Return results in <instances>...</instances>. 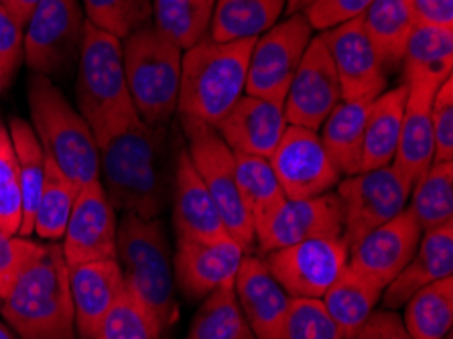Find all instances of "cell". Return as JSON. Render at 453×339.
Listing matches in <instances>:
<instances>
[{
	"label": "cell",
	"mask_w": 453,
	"mask_h": 339,
	"mask_svg": "<svg viewBox=\"0 0 453 339\" xmlns=\"http://www.w3.org/2000/svg\"><path fill=\"white\" fill-rule=\"evenodd\" d=\"M96 144L100 183L110 205L145 220L159 216L167 197L163 127H149L136 116Z\"/></svg>",
	"instance_id": "cell-1"
},
{
	"label": "cell",
	"mask_w": 453,
	"mask_h": 339,
	"mask_svg": "<svg viewBox=\"0 0 453 339\" xmlns=\"http://www.w3.org/2000/svg\"><path fill=\"white\" fill-rule=\"evenodd\" d=\"M0 311L20 339H78L75 334L70 266L61 244H45L27 266Z\"/></svg>",
	"instance_id": "cell-2"
},
{
	"label": "cell",
	"mask_w": 453,
	"mask_h": 339,
	"mask_svg": "<svg viewBox=\"0 0 453 339\" xmlns=\"http://www.w3.org/2000/svg\"><path fill=\"white\" fill-rule=\"evenodd\" d=\"M116 260L127 293L139 303L159 335L180 317L173 289V262L159 220L125 213L116 226Z\"/></svg>",
	"instance_id": "cell-3"
},
{
	"label": "cell",
	"mask_w": 453,
	"mask_h": 339,
	"mask_svg": "<svg viewBox=\"0 0 453 339\" xmlns=\"http://www.w3.org/2000/svg\"><path fill=\"white\" fill-rule=\"evenodd\" d=\"M254 39H203L183 51L177 112L211 127L230 112L246 92Z\"/></svg>",
	"instance_id": "cell-4"
},
{
	"label": "cell",
	"mask_w": 453,
	"mask_h": 339,
	"mask_svg": "<svg viewBox=\"0 0 453 339\" xmlns=\"http://www.w3.org/2000/svg\"><path fill=\"white\" fill-rule=\"evenodd\" d=\"M29 108L33 130L47 158L70 179L80 191L100 179L98 144L90 124L75 110L64 92L45 75L33 73L29 80Z\"/></svg>",
	"instance_id": "cell-5"
},
{
	"label": "cell",
	"mask_w": 453,
	"mask_h": 339,
	"mask_svg": "<svg viewBox=\"0 0 453 339\" xmlns=\"http://www.w3.org/2000/svg\"><path fill=\"white\" fill-rule=\"evenodd\" d=\"M75 96L96 141L139 116L127 84L122 39L88 20L81 35Z\"/></svg>",
	"instance_id": "cell-6"
},
{
	"label": "cell",
	"mask_w": 453,
	"mask_h": 339,
	"mask_svg": "<svg viewBox=\"0 0 453 339\" xmlns=\"http://www.w3.org/2000/svg\"><path fill=\"white\" fill-rule=\"evenodd\" d=\"M122 58L139 119L149 127H165L177 112L183 51L153 25H145L122 41Z\"/></svg>",
	"instance_id": "cell-7"
},
{
	"label": "cell",
	"mask_w": 453,
	"mask_h": 339,
	"mask_svg": "<svg viewBox=\"0 0 453 339\" xmlns=\"http://www.w3.org/2000/svg\"><path fill=\"white\" fill-rule=\"evenodd\" d=\"M180 119L185 138H188L191 163L214 199L224 227L240 246V250L250 254L254 250L257 234H254L250 213L240 197L234 153L211 124L191 119V116H180Z\"/></svg>",
	"instance_id": "cell-8"
},
{
	"label": "cell",
	"mask_w": 453,
	"mask_h": 339,
	"mask_svg": "<svg viewBox=\"0 0 453 339\" xmlns=\"http://www.w3.org/2000/svg\"><path fill=\"white\" fill-rule=\"evenodd\" d=\"M84 15L78 0H39L25 25V61L33 73L65 78L78 65Z\"/></svg>",
	"instance_id": "cell-9"
},
{
	"label": "cell",
	"mask_w": 453,
	"mask_h": 339,
	"mask_svg": "<svg viewBox=\"0 0 453 339\" xmlns=\"http://www.w3.org/2000/svg\"><path fill=\"white\" fill-rule=\"evenodd\" d=\"M311 39L313 29L303 12H295L254 39L246 75V94L283 104Z\"/></svg>",
	"instance_id": "cell-10"
},
{
	"label": "cell",
	"mask_w": 453,
	"mask_h": 339,
	"mask_svg": "<svg viewBox=\"0 0 453 339\" xmlns=\"http://www.w3.org/2000/svg\"><path fill=\"white\" fill-rule=\"evenodd\" d=\"M335 187H338L335 196L344 212L342 240L346 242L349 250L374 227L399 216L407 207L411 196V189L396 175L393 165L362 171L358 175L346 177Z\"/></svg>",
	"instance_id": "cell-11"
},
{
	"label": "cell",
	"mask_w": 453,
	"mask_h": 339,
	"mask_svg": "<svg viewBox=\"0 0 453 339\" xmlns=\"http://www.w3.org/2000/svg\"><path fill=\"white\" fill-rule=\"evenodd\" d=\"M342 238H311L266 254L265 265L291 299H321L348 266Z\"/></svg>",
	"instance_id": "cell-12"
},
{
	"label": "cell",
	"mask_w": 453,
	"mask_h": 339,
	"mask_svg": "<svg viewBox=\"0 0 453 339\" xmlns=\"http://www.w3.org/2000/svg\"><path fill=\"white\" fill-rule=\"evenodd\" d=\"M269 161L287 199L324 196L342 181L319 135L303 127L289 124Z\"/></svg>",
	"instance_id": "cell-13"
},
{
	"label": "cell",
	"mask_w": 453,
	"mask_h": 339,
	"mask_svg": "<svg viewBox=\"0 0 453 339\" xmlns=\"http://www.w3.org/2000/svg\"><path fill=\"white\" fill-rule=\"evenodd\" d=\"M332 55L342 102L372 104L388 89V72L364 33L360 19L321 33Z\"/></svg>",
	"instance_id": "cell-14"
},
{
	"label": "cell",
	"mask_w": 453,
	"mask_h": 339,
	"mask_svg": "<svg viewBox=\"0 0 453 339\" xmlns=\"http://www.w3.org/2000/svg\"><path fill=\"white\" fill-rule=\"evenodd\" d=\"M340 102V84L332 55L327 51L324 37L318 35L309 41L291 80L283 102L285 119L293 127H303L318 133Z\"/></svg>",
	"instance_id": "cell-15"
},
{
	"label": "cell",
	"mask_w": 453,
	"mask_h": 339,
	"mask_svg": "<svg viewBox=\"0 0 453 339\" xmlns=\"http://www.w3.org/2000/svg\"><path fill=\"white\" fill-rule=\"evenodd\" d=\"M344 212L335 191L307 199H287L257 230L258 250L269 254L311 238H342Z\"/></svg>",
	"instance_id": "cell-16"
},
{
	"label": "cell",
	"mask_w": 453,
	"mask_h": 339,
	"mask_svg": "<svg viewBox=\"0 0 453 339\" xmlns=\"http://www.w3.org/2000/svg\"><path fill=\"white\" fill-rule=\"evenodd\" d=\"M116 216L100 179L81 187L67 220L61 252L67 266L116 258Z\"/></svg>",
	"instance_id": "cell-17"
},
{
	"label": "cell",
	"mask_w": 453,
	"mask_h": 339,
	"mask_svg": "<svg viewBox=\"0 0 453 339\" xmlns=\"http://www.w3.org/2000/svg\"><path fill=\"white\" fill-rule=\"evenodd\" d=\"M421 236L423 232L415 216L409 207H404L399 216L374 227L349 250L348 266L380 289H387L407 266Z\"/></svg>",
	"instance_id": "cell-18"
},
{
	"label": "cell",
	"mask_w": 453,
	"mask_h": 339,
	"mask_svg": "<svg viewBox=\"0 0 453 339\" xmlns=\"http://www.w3.org/2000/svg\"><path fill=\"white\" fill-rule=\"evenodd\" d=\"M404 86H407V102H404L399 147L390 165L403 179V183L413 189V185L434 165L435 149L431 108L441 84L427 78H407Z\"/></svg>",
	"instance_id": "cell-19"
},
{
	"label": "cell",
	"mask_w": 453,
	"mask_h": 339,
	"mask_svg": "<svg viewBox=\"0 0 453 339\" xmlns=\"http://www.w3.org/2000/svg\"><path fill=\"white\" fill-rule=\"evenodd\" d=\"M287 127L283 104L244 94L214 128L232 153L271 158Z\"/></svg>",
	"instance_id": "cell-20"
},
{
	"label": "cell",
	"mask_w": 453,
	"mask_h": 339,
	"mask_svg": "<svg viewBox=\"0 0 453 339\" xmlns=\"http://www.w3.org/2000/svg\"><path fill=\"white\" fill-rule=\"evenodd\" d=\"M234 293L254 337L279 339L291 297L274 281L263 260L252 254L242 256L234 279Z\"/></svg>",
	"instance_id": "cell-21"
},
{
	"label": "cell",
	"mask_w": 453,
	"mask_h": 339,
	"mask_svg": "<svg viewBox=\"0 0 453 339\" xmlns=\"http://www.w3.org/2000/svg\"><path fill=\"white\" fill-rule=\"evenodd\" d=\"M173 224L177 238L203 242V244H222L232 240L216 210L214 199L191 163L188 147L183 144L175 161Z\"/></svg>",
	"instance_id": "cell-22"
},
{
	"label": "cell",
	"mask_w": 453,
	"mask_h": 339,
	"mask_svg": "<svg viewBox=\"0 0 453 339\" xmlns=\"http://www.w3.org/2000/svg\"><path fill=\"white\" fill-rule=\"evenodd\" d=\"M75 334L80 339H96L116 301L125 295V276L116 258L92 260L70 266Z\"/></svg>",
	"instance_id": "cell-23"
},
{
	"label": "cell",
	"mask_w": 453,
	"mask_h": 339,
	"mask_svg": "<svg viewBox=\"0 0 453 339\" xmlns=\"http://www.w3.org/2000/svg\"><path fill=\"white\" fill-rule=\"evenodd\" d=\"M244 252L234 240L222 244L177 238L173 274L183 295L202 301L218 287L234 282Z\"/></svg>",
	"instance_id": "cell-24"
},
{
	"label": "cell",
	"mask_w": 453,
	"mask_h": 339,
	"mask_svg": "<svg viewBox=\"0 0 453 339\" xmlns=\"http://www.w3.org/2000/svg\"><path fill=\"white\" fill-rule=\"evenodd\" d=\"M453 274V224L423 232L415 254L401 274L382 290L384 309H401L411 297L431 282Z\"/></svg>",
	"instance_id": "cell-25"
},
{
	"label": "cell",
	"mask_w": 453,
	"mask_h": 339,
	"mask_svg": "<svg viewBox=\"0 0 453 339\" xmlns=\"http://www.w3.org/2000/svg\"><path fill=\"white\" fill-rule=\"evenodd\" d=\"M407 86L387 89L368 108L362 143V171L387 167L393 163L399 147Z\"/></svg>",
	"instance_id": "cell-26"
},
{
	"label": "cell",
	"mask_w": 453,
	"mask_h": 339,
	"mask_svg": "<svg viewBox=\"0 0 453 339\" xmlns=\"http://www.w3.org/2000/svg\"><path fill=\"white\" fill-rule=\"evenodd\" d=\"M370 104L340 102L321 124V144L342 177L362 173V143Z\"/></svg>",
	"instance_id": "cell-27"
},
{
	"label": "cell",
	"mask_w": 453,
	"mask_h": 339,
	"mask_svg": "<svg viewBox=\"0 0 453 339\" xmlns=\"http://www.w3.org/2000/svg\"><path fill=\"white\" fill-rule=\"evenodd\" d=\"M382 290L376 282L346 266L319 301L344 339H352L380 301Z\"/></svg>",
	"instance_id": "cell-28"
},
{
	"label": "cell",
	"mask_w": 453,
	"mask_h": 339,
	"mask_svg": "<svg viewBox=\"0 0 453 339\" xmlns=\"http://www.w3.org/2000/svg\"><path fill=\"white\" fill-rule=\"evenodd\" d=\"M358 19L387 72L401 67L409 35L415 27L407 0H372Z\"/></svg>",
	"instance_id": "cell-29"
},
{
	"label": "cell",
	"mask_w": 453,
	"mask_h": 339,
	"mask_svg": "<svg viewBox=\"0 0 453 339\" xmlns=\"http://www.w3.org/2000/svg\"><path fill=\"white\" fill-rule=\"evenodd\" d=\"M285 12V0H216L210 39H257L273 29Z\"/></svg>",
	"instance_id": "cell-30"
},
{
	"label": "cell",
	"mask_w": 453,
	"mask_h": 339,
	"mask_svg": "<svg viewBox=\"0 0 453 339\" xmlns=\"http://www.w3.org/2000/svg\"><path fill=\"white\" fill-rule=\"evenodd\" d=\"M9 135L15 149L20 191H23V221H20L19 236H33L35 227V210L37 202L43 189L45 179V153L41 149V143L35 130L23 119H12L9 124Z\"/></svg>",
	"instance_id": "cell-31"
},
{
	"label": "cell",
	"mask_w": 453,
	"mask_h": 339,
	"mask_svg": "<svg viewBox=\"0 0 453 339\" xmlns=\"http://www.w3.org/2000/svg\"><path fill=\"white\" fill-rule=\"evenodd\" d=\"M236 158V181L240 197L254 221V234L260 230L274 212L287 202L283 187L271 167L269 158L240 155Z\"/></svg>",
	"instance_id": "cell-32"
},
{
	"label": "cell",
	"mask_w": 453,
	"mask_h": 339,
	"mask_svg": "<svg viewBox=\"0 0 453 339\" xmlns=\"http://www.w3.org/2000/svg\"><path fill=\"white\" fill-rule=\"evenodd\" d=\"M403 323L413 339L448 337L453 323V274L417 290L404 303Z\"/></svg>",
	"instance_id": "cell-33"
},
{
	"label": "cell",
	"mask_w": 453,
	"mask_h": 339,
	"mask_svg": "<svg viewBox=\"0 0 453 339\" xmlns=\"http://www.w3.org/2000/svg\"><path fill=\"white\" fill-rule=\"evenodd\" d=\"M404 80L427 78L443 84L453 69V29L415 25L403 58Z\"/></svg>",
	"instance_id": "cell-34"
},
{
	"label": "cell",
	"mask_w": 453,
	"mask_h": 339,
	"mask_svg": "<svg viewBox=\"0 0 453 339\" xmlns=\"http://www.w3.org/2000/svg\"><path fill=\"white\" fill-rule=\"evenodd\" d=\"M216 0H153V27L188 51L208 39Z\"/></svg>",
	"instance_id": "cell-35"
},
{
	"label": "cell",
	"mask_w": 453,
	"mask_h": 339,
	"mask_svg": "<svg viewBox=\"0 0 453 339\" xmlns=\"http://www.w3.org/2000/svg\"><path fill=\"white\" fill-rule=\"evenodd\" d=\"M421 232L453 224V163H434L411 189V205Z\"/></svg>",
	"instance_id": "cell-36"
},
{
	"label": "cell",
	"mask_w": 453,
	"mask_h": 339,
	"mask_svg": "<svg viewBox=\"0 0 453 339\" xmlns=\"http://www.w3.org/2000/svg\"><path fill=\"white\" fill-rule=\"evenodd\" d=\"M75 196H78V191L70 183V179L58 169V165L51 158L45 157V179L37 202L33 234L51 242L64 238Z\"/></svg>",
	"instance_id": "cell-37"
},
{
	"label": "cell",
	"mask_w": 453,
	"mask_h": 339,
	"mask_svg": "<svg viewBox=\"0 0 453 339\" xmlns=\"http://www.w3.org/2000/svg\"><path fill=\"white\" fill-rule=\"evenodd\" d=\"M246 327L234 293V282L218 287L205 297L185 339H236Z\"/></svg>",
	"instance_id": "cell-38"
},
{
	"label": "cell",
	"mask_w": 453,
	"mask_h": 339,
	"mask_svg": "<svg viewBox=\"0 0 453 339\" xmlns=\"http://www.w3.org/2000/svg\"><path fill=\"white\" fill-rule=\"evenodd\" d=\"M86 20L119 39H127L153 19V0H84Z\"/></svg>",
	"instance_id": "cell-39"
},
{
	"label": "cell",
	"mask_w": 453,
	"mask_h": 339,
	"mask_svg": "<svg viewBox=\"0 0 453 339\" xmlns=\"http://www.w3.org/2000/svg\"><path fill=\"white\" fill-rule=\"evenodd\" d=\"M23 221V191L9 128L0 122V232L19 236Z\"/></svg>",
	"instance_id": "cell-40"
},
{
	"label": "cell",
	"mask_w": 453,
	"mask_h": 339,
	"mask_svg": "<svg viewBox=\"0 0 453 339\" xmlns=\"http://www.w3.org/2000/svg\"><path fill=\"white\" fill-rule=\"evenodd\" d=\"M279 339H344L319 299H291Z\"/></svg>",
	"instance_id": "cell-41"
},
{
	"label": "cell",
	"mask_w": 453,
	"mask_h": 339,
	"mask_svg": "<svg viewBox=\"0 0 453 339\" xmlns=\"http://www.w3.org/2000/svg\"><path fill=\"white\" fill-rule=\"evenodd\" d=\"M96 339H159V331L139 303L125 290L106 315Z\"/></svg>",
	"instance_id": "cell-42"
},
{
	"label": "cell",
	"mask_w": 453,
	"mask_h": 339,
	"mask_svg": "<svg viewBox=\"0 0 453 339\" xmlns=\"http://www.w3.org/2000/svg\"><path fill=\"white\" fill-rule=\"evenodd\" d=\"M43 250L45 244L35 240L0 232V303L6 299L27 266L39 258Z\"/></svg>",
	"instance_id": "cell-43"
},
{
	"label": "cell",
	"mask_w": 453,
	"mask_h": 339,
	"mask_svg": "<svg viewBox=\"0 0 453 339\" xmlns=\"http://www.w3.org/2000/svg\"><path fill=\"white\" fill-rule=\"evenodd\" d=\"M25 27H20L9 11L0 4V94H4L17 78L25 61Z\"/></svg>",
	"instance_id": "cell-44"
},
{
	"label": "cell",
	"mask_w": 453,
	"mask_h": 339,
	"mask_svg": "<svg viewBox=\"0 0 453 339\" xmlns=\"http://www.w3.org/2000/svg\"><path fill=\"white\" fill-rule=\"evenodd\" d=\"M434 127V163H453V78L445 80L434 98L431 108Z\"/></svg>",
	"instance_id": "cell-45"
},
{
	"label": "cell",
	"mask_w": 453,
	"mask_h": 339,
	"mask_svg": "<svg viewBox=\"0 0 453 339\" xmlns=\"http://www.w3.org/2000/svg\"><path fill=\"white\" fill-rule=\"evenodd\" d=\"M370 3L372 0H313L303 11V15L311 29L324 33L348 23V20L358 19Z\"/></svg>",
	"instance_id": "cell-46"
},
{
	"label": "cell",
	"mask_w": 453,
	"mask_h": 339,
	"mask_svg": "<svg viewBox=\"0 0 453 339\" xmlns=\"http://www.w3.org/2000/svg\"><path fill=\"white\" fill-rule=\"evenodd\" d=\"M352 339H413L395 311H372Z\"/></svg>",
	"instance_id": "cell-47"
},
{
	"label": "cell",
	"mask_w": 453,
	"mask_h": 339,
	"mask_svg": "<svg viewBox=\"0 0 453 339\" xmlns=\"http://www.w3.org/2000/svg\"><path fill=\"white\" fill-rule=\"evenodd\" d=\"M415 25L453 29V0H407Z\"/></svg>",
	"instance_id": "cell-48"
},
{
	"label": "cell",
	"mask_w": 453,
	"mask_h": 339,
	"mask_svg": "<svg viewBox=\"0 0 453 339\" xmlns=\"http://www.w3.org/2000/svg\"><path fill=\"white\" fill-rule=\"evenodd\" d=\"M0 4L11 12L12 19L20 27H25L27 20L33 15V11H35V6L39 4V0H0Z\"/></svg>",
	"instance_id": "cell-49"
},
{
	"label": "cell",
	"mask_w": 453,
	"mask_h": 339,
	"mask_svg": "<svg viewBox=\"0 0 453 339\" xmlns=\"http://www.w3.org/2000/svg\"><path fill=\"white\" fill-rule=\"evenodd\" d=\"M313 0H285V9L289 12V17L295 15V12H303Z\"/></svg>",
	"instance_id": "cell-50"
},
{
	"label": "cell",
	"mask_w": 453,
	"mask_h": 339,
	"mask_svg": "<svg viewBox=\"0 0 453 339\" xmlns=\"http://www.w3.org/2000/svg\"><path fill=\"white\" fill-rule=\"evenodd\" d=\"M0 339H17L15 334H12V331L6 327L3 321H0Z\"/></svg>",
	"instance_id": "cell-51"
},
{
	"label": "cell",
	"mask_w": 453,
	"mask_h": 339,
	"mask_svg": "<svg viewBox=\"0 0 453 339\" xmlns=\"http://www.w3.org/2000/svg\"><path fill=\"white\" fill-rule=\"evenodd\" d=\"M236 339H257V337H254V334L249 327H244L242 331H240V335Z\"/></svg>",
	"instance_id": "cell-52"
}]
</instances>
